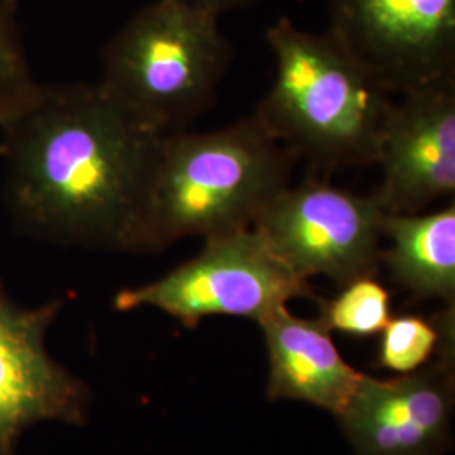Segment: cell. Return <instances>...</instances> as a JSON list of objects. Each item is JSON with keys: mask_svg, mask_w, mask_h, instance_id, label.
<instances>
[{"mask_svg": "<svg viewBox=\"0 0 455 455\" xmlns=\"http://www.w3.org/2000/svg\"><path fill=\"white\" fill-rule=\"evenodd\" d=\"M4 201L36 240L135 253L163 137L98 83L41 84L2 129Z\"/></svg>", "mask_w": 455, "mask_h": 455, "instance_id": "cell-1", "label": "cell"}, {"mask_svg": "<svg viewBox=\"0 0 455 455\" xmlns=\"http://www.w3.org/2000/svg\"><path fill=\"white\" fill-rule=\"evenodd\" d=\"M275 76L253 116L309 174L374 165L393 95L329 33L280 17L265 33Z\"/></svg>", "mask_w": 455, "mask_h": 455, "instance_id": "cell-2", "label": "cell"}, {"mask_svg": "<svg viewBox=\"0 0 455 455\" xmlns=\"http://www.w3.org/2000/svg\"><path fill=\"white\" fill-rule=\"evenodd\" d=\"M295 163L253 115L220 131L164 135L135 253L253 227L291 186Z\"/></svg>", "mask_w": 455, "mask_h": 455, "instance_id": "cell-3", "label": "cell"}, {"mask_svg": "<svg viewBox=\"0 0 455 455\" xmlns=\"http://www.w3.org/2000/svg\"><path fill=\"white\" fill-rule=\"evenodd\" d=\"M233 56L220 16L156 0L107 44L98 86L140 125L167 135L212 108Z\"/></svg>", "mask_w": 455, "mask_h": 455, "instance_id": "cell-4", "label": "cell"}, {"mask_svg": "<svg viewBox=\"0 0 455 455\" xmlns=\"http://www.w3.org/2000/svg\"><path fill=\"white\" fill-rule=\"evenodd\" d=\"M293 299H317L309 280L280 260L255 228L204 240L195 259L144 285L122 289L115 310L150 307L195 329L212 315L255 323Z\"/></svg>", "mask_w": 455, "mask_h": 455, "instance_id": "cell-5", "label": "cell"}, {"mask_svg": "<svg viewBox=\"0 0 455 455\" xmlns=\"http://www.w3.org/2000/svg\"><path fill=\"white\" fill-rule=\"evenodd\" d=\"M385 216L373 196L309 174L276 196L251 228L297 275L327 276L344 287L379 274Z\"/></svg>", "mask_w": 455, "mask_h": 455, "instance_id": "cell-6", "label": "cell"}, {"mask_svg": "<svg viewBox=\"0 0 455 455\" xmlns=\"http://www.w3.org/2000/svg\"><path fill=\"white\" fill-rule=\"evenodd\" d=\"M332 34L390 95L455 80V0H329Z\"/></svg>", "mask_w": 455, "mask_h": 455, "instance_id": "cell-7", "label": "cell"}, {"mask_svg": "<svg viewBox=\"0 0 455 455\" xmlns=\"http://www.w3.org/2000/svg\"><path fill=\"white\" fill-rule=\"evenodd\" d=\"M455 415V323L422 368L395 378L361 374L338 415L355 455H445Z\"/></svg>", "mask_w": 455, "mask_h": 455, "instance_id": "cell-8", "label": "cell"}, {"mask_svg": "<svg viewBox=\"0 0 455 455\" xmlns=\"http://www.w3.org/2000/svg\"><path fill=\"white\" fill-rule=\"evenodd\" d=\"M63 299L20 306L0 278V455H16L26 430L43 422L82 427L92 391L49 355L48 332Z\"/></svg>", "mask_w": 455, "mask_h": 455, "instance_id": "cell-9", "label": "cell"}, {"mask_svg": "<svg viewBox=\"0 0 455 455\" xmlns=\"http://www.w3.org/2000/svg\"><path fill=\"white\" fill-rule=\"evenodd\" d=\"M376 164L373 197L387 214H415L455 195V80L434 83L391 103Z\"/></svg>", "mask_w": 455, "mask_h": 455, "instance_id": "cell-10", "label": "cell"}, {"mask_svg": "<svg viewBox=\"0 0 455 455\" xmlns=\"http://www.w3.org/2000/svg\"><path fill=\"white\" fill-rule=\"evenodd\" d=\"M257 324L268 355V400L302 402L338 417L363 373L342 358L324 321L297 317L285 306Z\"/></svg>", "mask_w": 455, "mask_h": 455, "instance_id": "cell-11", "label": "cell"}, {"mask_svg": "<svg viewBox=\"0 0 455 455\" xmlns=\"http://www.w3.org/2000/svg\"><path fill=\"white\" fill-rule=\"evenodd\" d=\"M387 248L379 261L415 300L455 306V204L440 212L385 216Z\"/></svg>", "mask_w": 455, "mask_h": 455, "instance_id": "cell-12", "label": "cell"}, {"mask_svg": "<svg viewBox=\"0 0 455 455\" xmlns=\"http://www.w3.org/2000/svg\"><path fill=\"white\" fill-rule=\"evenodd\" d=\"M455 323V306H443L435 315L425 319L417 314L395 315L379 332L378 366L396 374L422 368L439 349L443 331Z\"/></svg>", "mask_w": 455, "mask_h": 455, "instance_id": "cell-13", "label": "cell"}, {"mask_svg": "<svg viewBox=\"0 0 455 455\" xmlns=\"http://www.w3.org/2000/svg\"><path fill=\"white\" fill-rule=\"evenodd\" d=\"M319 302L324 324L353 338L379 334L393 317L390 292L376 276L349 282L334 299Z\"/></svg>", "mask_w": 455, "mask_h": 455, "instance_id": "cell-14", "label": "cell"}, {"mask_svg": "<svg viewBox=\"0 0 455 455\" xmlns=\"http://www.w3.org/2000/svg\"><path fill=\"white\" fill-rule=\"evenodd\" d=\"M16 5L12 0H0V131L33 101L41 88L22 41Z\"/></svg>", "mask_w": 455, "mask_h": 455, "instance_id": "cell-15", "label": "cell"}, {"mask_svg": "<svg viewBox=\"0 0 455 455\" xmlns=\"http://www.w3.org/2000/svg\"><path fill=\"white\" fill-rule=\"evenodd\" d=\"M180 2L189 4V5L197 7V9L212 12V14H216V16H221L223 12H228V11H233V9H238V7H244V5H250V4L255 2V0H180Z\"/></svg>", "mask_w": 455, "mask_h": 455, "instance_id": "cell-16", "label": "cell"}, {"mask_svg": "<svg viewBox=\"0 0 455 455\" xmlns=\"http://www.w3.org/2000/svg\"><path fill=\"white\" fill-rule=\"evenodd\" d=\"M2 152H4V147L0 144V157H2Z\"/></svg>", "mask_w": 455, "mask_h": 455, "instance_id": "cell-17", "label": "cell"}, {"mask_svg": "<svg viewBox=\"0 0 455 455\" xmlns=\"http://www.w3.org/2000/svg\"><path fill=\"white\" fill-rule=\"evenodd\" d=\"M12 2H16V4H17V2H19V0H12Z\"/></svg>", "mask_w": 455, "mask_h": 455, "instance_id": "cell-18", "label": "cell"}]
</instances>
